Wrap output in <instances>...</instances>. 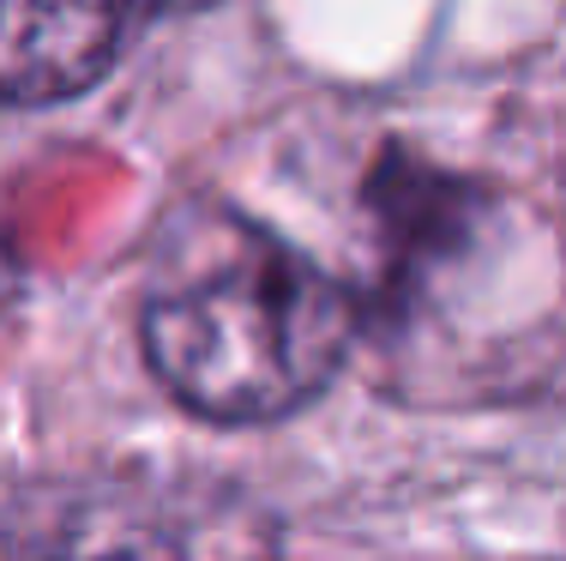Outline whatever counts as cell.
Returning <instances> with one entry per match:
<instances>
[{
	"mask_svg": "<svg viewBox=\"0 0 566 561\" xmlns=\"http://www.w3.org/2000/svg\"><path fill=\"white\" fill-rule=\"evenodd\" d=\"M169 0H0V110H43L91 91Z\"/></svg>",
	"mask_w": 566,
	"mask_h": 561,
	"instance_id": "cell-2",
	"label": "cell"
},
{
	"mask_svg": "<svg viewBox=\"0 0 566 561\" xmlns=\"http://www.w3.org/2000/svg\"><path fill=\"white\" fill-rule=\"evenodd\" d=\"M151 374L211 423H272L338 374L356 302L314 260L253 230L181 260L139 320Z\"/></svg>",
	"mask_w": 566,
	"mask_h": 561,
	"instance_id": "cell-1",
	"label": "cell"
},
{
	"mask_svg": "<svg viewBox=\"0 0 566 561\" xmlns=\"http://www.w3.org/2000/svg\"><path fill=\"white\" fill-rule=\"evenodd\" d=\"M49 561H199V555L187 550V538L169 519H157L151 507L103 501V507H85L66 526V538L55 543Z\"/></svg>",
	"mask_w": 566,
	"mask_h": 561,
	"instance_id": "cell-3",
	"label": "cell"
}]
</instances>
